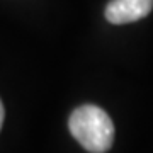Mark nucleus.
I'll list each match as a JSON object with an SVG mask.
<instances>
[{
    "label": "nucleus",
    "instance_id": "obj_1",
    "mask_svg": "<svg viewBox=\"0 0 153 153\" xmlns=\"http://www.w3.org/2000/svg\"><path fill=\"white\" fill-rule=\"evenodd\" d=\"M71 136L90 153H105L114 141V124L104 109L80 105L68 119Z\"/></svg>",
    "mask_w": 153,
    "mask_h": 153
},
{
    "label": "nucleus",
    "instance_id": "obj_2",
    "mask_svg": "<svg viewBox=\"0 0 153 153\" xmlns=\"http://www.w3.org/2000/svg\"><path fill=\"white\" fill-rule=\"evenodd\" d=\"M153 0H111L105 7V19L111 24H129L146 17Z\"/></svg>",
    "mask_w": 153,
    "mask_h": 153
},
{
    "label": "nucleus",
    "instance_id": "obj_3",
    "mask_svg": "<svg viewBox=\"0 0 153 153\" xmlns=\"http://www.w3.org/2000/svg\"><path fill=\"white\" fill-rule=\"evenodd\" d=\"M4 117H5V111H4V104L0 100V129H2V124H4Z\"/></svg>",
    "mask_w": 153,
    "mask_h": 153
}]
</instances>
